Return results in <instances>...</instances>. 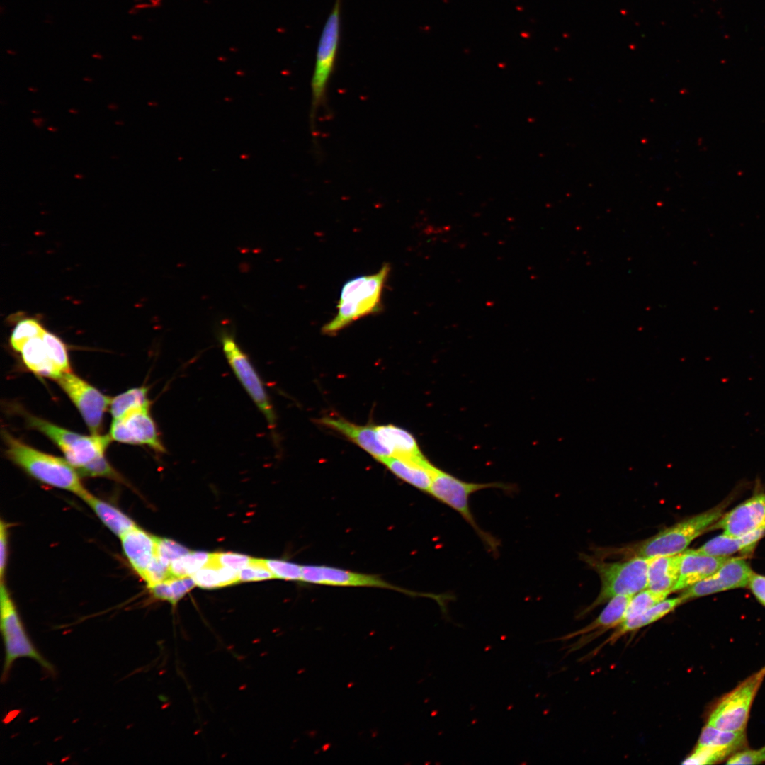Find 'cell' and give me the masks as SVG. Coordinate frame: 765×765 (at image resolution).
Masks as SVG:
<instances>
[{"label":"cell","mask_w":765,"mask_h":765,"mask_svg":"<svg viewBox=\"0 0 765 765\" xmlns=\"http://www.w3.org/2000/svg\"><path fill=\"white\" fill-rule=\"evenodd\" d=\"M2 438L6 456L33 477L74 493L81 499L89 492L77 470L67 460L35 449L6 430L2 431Z\"/></svg>","instance_id":"cell-1"},{"label":"cell","mask_w":765,"mask_h":765,"mask_svg":"<svg viewBox=\"0 0 765 765\" xmlns=\"http://www.w3.org/2000/svg\"><path fill=\"white\" fill-rule=\"evenodd\" d=\"M390 267L383 265L375 273L355 277L343 285L336 315L322 328L335 334L352 322L380 310L381 297Z\"/></svg>","instance_id":"cell-2"},{"label":"cell","mask_w":765,"mask_h":765,"mask_svg":"<svg viewBox=\"0 0 765 765\" xmlns=\"http://www.w3.org/2000/svg\"><path fill=\"white\" fill-rule=\"evenodd\" d=\"M492 488L509 492L515 489L514 486L501 482L480 483L464 481L436 466L428 494L457 511L472 528L487 550L497 555L500 546L499 540L477 524L469 503L472 494Z\"/></svg>","instance_id":"cell-3"},{"label":"cell","mask_w":765,"mask_h":765,"mask_svg":"<svg viewBox=\"0 0 765 765\" xmlns=\"http://www.w3.org/2000/svg\"><path fill=\"white\" fill-rule=\"evenodd\" d=\"M0 630L5 652L2 681L7 680L14 662L20 658L35 660L47 673L55 674L54 666L42 655L28 635L4 581H1L0 587Z\"/></svg>","instance_id":"cell-4"},{"label":"cell","mask_w":765,"mask_h":765,"mask_svg":"<svg viewBox=\"0 0 765 765\" xmlns=\"http://www.w3.org/2000/svg\"><path fill=\"white\" fill-rule=\"evenodd\" d=\"M725 504L681 521L642 541L634 548L637 556L654 557L674 555L684 551L689 544L715 523L723 514Z\"/></svg>","instance_id":"cell-5"},{"label":"cell","mask_w":765,"mask_h":765,"mask_svg":"<svg viewBox=\"0 0 765 765\" xmlns=\"http://www.w3.org/2000/svg\"><path fill=\"white\" fill-rule=\"evenodd\" d=\"M650 559L635 555L630 560L621 562H589L598 573L601 585L597 597L582 614L591 611L614 596H633L647 588Z\"/></svg>","instance_id":"cell-6"},{"label":"cell","mask_w":765,"mask_h":765,"mask_svg":"<svg viewBox=\"0 0 765 765\" xmlns=\"http://www.w3.org/2000/svg\"><path fill=\"white\" fill-rule=\"evenodd\" d=\"M26 419L30 427L42 433L60 448L77 472L103 458L112 440L109 435L83 436L28 414Z\"/></svg>","instance_id":"cell-7"},{"label":"cell","mask_w":765,"mask_h":765,"mask_svg":"<svg viewBox=\"0 0 765 765\" xmlns=\"http://www.w3.org/2000/svg\"><path fill=\"white\" fill-rule=\"evenodd\" d=\"M341 0H336L323 27L312 76V121L326 97L327 86L334 72L341 31Z\"/></svg>","instance_id":"cell-8"},{"label":"cell","mask_w":765,"mask_h":765,"mask_svg":"<svg viewBox=\"0 0 765 765\" xmlns=\"http://www.w3.org/2000/svg\"><path fill=\"white\" fill-rule=\"evenodd\" d=\"M764 679L765 666L719 700L707 725L724 730H746L752 703Z\"/></svg>","instance_id":"cell-9"},{"label":"cell","mask_w":765,"mask_h":765,"mask_svg":"<svg viewBox=\"0 0 765 765\" xmlns=\"http://www.w3.org/2000/svg\"><path fill=\"white\" fill-rule=\"evenodd\" d=\"M220 340L223 353L234 375L266 419L271 428H274L276 415L273 406L263 382L249 356L232 334L222 332L220 333Z\"/></svg>","instance_id":"cell-10"},{"label":"cell","mask_w":765,"mask_h":765,"mask_svg":"<svg viewBox=\"0 0 765 765\" xmlns=\"http://www.w3.org/2000/svg\"><path fill=\"white\" fill-rule=\"evenodd\" d=\"M57 381L79 409L91 434H99L112 398L71 371L63 373Z\"/></svg>","instance_id":"cell-11"},{"label":"cell","mask_w":765,"mask_h":765,"mask_svg":"<svg viewBox=\"0 0 765 765\" xmlns=\"http://www.w3.org/2000/svg\"><path fill=\"white\" fill-rule=\"evenodd\" d=\"M754 572L742 557H730L712 574L682 591L684 603L693 599L748 586Z\"/></svg>","instance_id":"cell-12"},{"label":"cell","mask_w":765,"mask_h":765,"mask_svg":"<svg viewBox=\"0 0 765 765\" xmlns=\"http://www.w3.org/2000/svg\"><path fill=\"white\" fill-rule=\"evenodd\" d=\"M109 436L112 440L120 443L145 445L160 453L166 451L149 409L132 410L114 419Z\"/></svg>","instance_id":"cell-13"},{"label":"cell","mask_w":765,"mask_h":765,"mask_svg":"<svg viewBox=\"0 0 765 765\" xmlns=\"http://www.w3.org/2000/svg\"><path fill=\"white\" fill-rule=\"evenodd\" d=\"M302 582L329 586L379 587L393 589L407 594H421L409 591L387 582L378 576L363 574L325 565H304Z\"/></svg>","instance_id":"cell-14"},{"label":"cell","mask_w":765,"mask_h":765,"mask_svg":"<svg viewBox=\"0 0 765 765\" xmlns=\"http://www.w3.org/2000/svg\"><path fill=\"white\" fill-rule=\"evenodd\" d=\"M765 527V493L757 494L722 514L708 531L721 529L733 537L747 535Z\"/></svg>","instance_id":"cell-15"},{"label":"cell","mask_w":765,"mask_h":765,"mask_svg":"<svg viewBox=\"0 0 765 765\" xmlns=\"http://www.w3.org/2000/svg\"><path fill=\"white\" fill-rule=\"evenodd\" d=\"M318 422L349 438L376 460L392 456L391 452L380 441L374 426L357 425L343 418L325 416Z\"/></svg>","instance_id":"cell-16"},{"label":"cell","mask_w":765,"mask_h":765,"mask_svg":"<svg viewBox=\"0 0 765 765\" xmlns=\"http://www.w3.org/2000/svg\"><path fill=\"white\" fill-rule=\"evenodd\" d=\"M730 557L712 556L698 549L685 550L681 552L679 574L673 592L683 591L703 579Z\"/></svg>","instance_id":"cell-17"},{"label":"cell","mask_w":765,"mask_h":765,"mask_svg":"<svg viewBox=\"0 0 765 765\" xmlns=\"http://www.w3.org/2000/svg\"><path fill=\"white\" fill-rule=\"evenodd\" d=\"M120 538L125 557L142 578L156 557L157 537L136 526Z\"/></svg>","instance_id":"cell-18"},{"label":"cell","mask_w":765,"mask_h":765,"mask_svg":"<svg viewBox=\"0 0 765 765\" xmlns=\"http://www.w3.org/2000/svg\"><path fill=\"white\" fill-rule=\"evenodd\" d=\"M378 461L385 465L397 477L418 489L428 493L436 466L427 458L414 460L392 455L380 458Z\"/></svg>","instance_id":"cell-19"},{"label":"cell","mask_w":765,"mask_h":765,"mask_svg":"<svg viewBox=\"0 0 765 765\" xmlns=\"http://www.w3.org/2000/svg\"><path fill=\"white\" fill-rule=\"evenodd\" d=\"M375 428L380 441L392 456L414 460L426 458L416 438L407 431L391 424L376 426Z\"/></svg>","instance_id":"cell-20"},{"label":"cell","mask_w":765,"mask_h":765,"mask_svg":"<svg viewBox=\"0 0 765 765\" xmlns=\"http://www.w3.org/2000/svg\"><path fill=\"white\" fill-rule=\"evenodd\" d=\"M681 553L650 557L647 570V589L657 592H673L679 574Z\"/></svg>","instance_id":"cell-21"},{"label":"cell","mask_w":765,"mask_h":765,"mask_svg":"<svg viewBox=\"0 0 765 765\" xmlns=\"http://www.w3.org/2000/svg\"><path fill=\"white\" fill-rule=\"evenodd\" d=\"M632 597L633 596L627 595L613 597L594 621L584 628L566 635L564 638L569 639L578 635L584 636L588 633L590 637L594 638L596 635L617 627L623 621L625 612ZM589 636H587V638Z\"/></svg>","instance_id":"cell-22"},{"label":"cell","mask_w":765,"mask_h":765,"mask_svg":"<svg viewBox=\"0 0 765 765\" xmlns=\"http://www.w3.org/2000/svg\"><path fill=\"white\" fill-rule=\"evenodd\" d=\"M764 535L765 527L738 537L722 533L710 539L698 550L707 555L719 557L730 556L737 552H749Z\"/></svg>","instance_id":"cell-23"},{"label":"cell","mask_w":765,"mask_h":765,"mask_svg":"<svg viewBox=\"0 0 765 765\" xmlns=\"http://www.w3.org/2000/svg\"><path fill=\"white\" fill-rule=\"evenodd\" d=\"M683 603L684 601L680 596L669 599H665L661 601L644 613L623 621L607 639L606 643L611 644L627 633L638 630L659 620Z\"/></svg>","instance_id":"cell-24"},{"label":"cell","mask_w":765,"mask_h":765,"mask_svg":"<svg viewBox=\"0 0 765 765\" xmlns=\"http://www.w3.org/2000/svg\"><path fill=\"white\" fill-rule=\"evenodd\" d=\"M81 499L91 507L103 523L119 538L137 526L134 521L122 511L89 492Z\"/></svg>","instance_id":"cell-25"},{"label":"cell","mask_w":765,"mask_h":765,"mask_svg":"<svg viewBox=\"0 0 765 765\" xmlns=\"http://www.w3.org/2000/svg\"><path fill=\"white\" fill-rule=\"evenodd\" d=\"M21 353L25 365L35 374L57 380L63 373L50 358L42 336L27 341Z\"/></svg>","instance_id":"cell-26"},{"label":"cell","mask_w":765,"mask_h":765,"mask_svg":"<svg viewBox=\"0 0 765 765\" xmlns=\"http://www.w3.org/2000/svg\"><path fill=\"white\" fill-rule=\"evenodd\" d=\"M747 740L746 731H729L706 725L700 735L698 746H711L725 750L732 755L744 749Z\"/></svg>","instance_id":"cell-27"},{"label":"cell","mask_w":765,"mask_h":765,"mask_svg":"<svg viewBox=\"0 0 765 765\" xmlns=\"http://www.w3.org/2000/svg\"><path fill=\"white\" fill-rule=\"evenodd\" d=\"M150 404L148 388L140 387L132 388L112 398L109 408L114 419L120 418L132 410L149 409Z\"/></svg>","instance_id":"cell-28"},{"label":"cell","mask_w":765,"mask_h":765,"mask_svg":"<svg viewBox=\"0 0 765 765\" xmlns=\"http://www.w3.org/2000/svg\"><path fill=\"white\" fill-rule=\"evenodd\" d=\"M195 584L196 583L191 576H188L173 577L148 588L151 594L156 599L166 601L175 606Z\"/></svg>","instance_id":"cell-29"},{"label":"cell","mask_w":765,"mask_h":765,"mask_svg":"<svg viewBox=\"0 0 765 765\" xmlns=\"http://www.w3.org/2000/svg\"><path fill=\"white\" fill-rule=\"evenodd\" d=\"M211 553L206 552H191L173 560L169 569L174 577L192 576L204 567L210 560Z\"/></svg>","instance_id":"cell-30"},{"label":"cell","mask_w":765,"mask_h":765,"mask_svg":"<svg viewBox=\"0 0 765 765\" xmlns=\"http://www.w3.org/2000/svg\"><path fill=\"white\" fill-rule=\"evenodd\" d=\"M670 594L668 592H657L643 589L631 599L625 612L623 621L634 618L654 606L657 603L665 599Z\"/></svg>","instance_id":"cell-31"},{"label":"cell","mask_w":765,"mask_h":765,"mask_svg":"<svg viewBox=\"0 0 765 765\" xmlns=\"http://www.w3.org/2000/svg\"><path fill=\"white\" fill-rule=\"evenodd\" d=\"M45 331L41 324L35 319H22L18 322L11 333V346L16 351L21 352L27 341L31 339L42 336Z\"/></svg>","instance_id":"cell-32"},{"label":"cell","mask_w":765,"mask_h":765,"mask_svg":"<svg viewBox=\"0 0 765 765\" xmlns=\"http://www.w3.org/2000/svg\"><path fill=\"white\" fill-rule=\"evenodd\" d=\"M42 338L47 354L54 364L62 372H69L70 365L67 350L63 341L58 336L46 330Z\"/></svg>","instance_id":"cell-33"},{"label":"cell","mask_w":765,"mask_h":765,"mask_svg":"<svg viewBox=\"0 0 765 765\" xmlns=\"http://www.w3.org/2000/svg\"><path fill=\"white\" fill-rule=\"evenodd\" d=\"M732 754L722 749L711 746L696 745L694 751L682 763L683 764H713L727 759Z\"/></svg>","instance_id":"cell-34"},{"label":"cell","mask_w":765,"mask_h":765,"mask_svg":"<svg viewBox=\"0 0 765 765\" xmlns=\"http://www.w3.org/2000/svg\"><path fill=\"white\" fill-rule=\"evenodd\" d=\"M191 577L196 584L201 588L210 589L223 586L220 566L210 562L195 572Z\"/></svg>","instance_id":"cell-35"},{"label":"cell","mask_w":765,"mask_h":765,"mask_svg":"<svg viewBox=\"0 0 765 765\" xmlns=\"http://www.w3.org/2000/svg\"><path fill=\"white\" fill-rule=\"evenodd\" d=\"M264 562L275 578L302 581V565L277 560H264Z\"/></svg>","instance_id":"cell-36"},{"label":"cell","mask_w":765,"mask_h":765,"mask_svg":"<svg viewBox=\"0 0 765 765\" xmlns=\"http://www.w3.org/2000/svg\"><path fill=\"white\" fill-rule=\"evenodd\" d=\"M189 552L186 548L175 541L167 538H157V556L169 565L173 560Z\"/></svg>","instance_id":"cell-37"},{"label":"cell","mask_w":765,"mask_h":765,"mask_svg":"<svg viewBox=\"0 0 765 765\" xmlns=\"http://www.w3.org/2000/svg\"><path fill=\"white\" fill-rule=\"evenodd\" d=\"M275 578L266 567L264 560L253 558L246 566L239 570V582L258 581Z\"/></svg>","instance_id":"cell-38"},{"label":"cell","mask_w":765,"mask_h":765,"mask_svg":"<svg viewBox=\"0 0 765 765\" xmlns=\"http://www.w3.org/2000/svg\"><path fill=\"white\" fill-rule=\"evenodd\" d=\"M253 557L234 552L211 553L210 562L222 567H228L237 570L248 565Z\"/></svg>","instance_id":"cell-39"},{"label":"cell","mask_w":765,"mask_h":765,"mask_svg":"<svg viewBox=\"0 0 765 765\" xmlns=\"http://www.w3.org/2000/svg\"><path fill=\"white\" fill-rule=\"evenodd\" d=\"M80 475L89 477H106L118 481L122 477L106 460L101 458L78 471Z\"/></svg>","instance_id":"cell-40"},{"label":"cell","mask_w":765,"mask_h":765,"mask_svg":"<svg viewBox=\"0 0 765 765\" xmlns=\"http://www.w3.org/2000/svg\"><path fill=\"white\" fill-rule=\"evenodd\" d=\"M765 763V746L758 749H742L730 756L727 764H759Z\"/></svg>","instance_id":"cell-41"},{"label":"cell","mask_w":765,"mask_h":765,"mask_svg":"<svg viewBox=\"0 0 765 765\" xmlns=\"http://www.w3.org/2000/svg\"><path fill=\"white\" fill-rule=\"evenodd\" d=\"M8 560V528L4 521L0 524V576L4 581Z\"/></svg>","instance_id":"cell-42"},{"label":"cell","mask_w":765,"mask_h":765,"mask_svg":"<svg viewBox=\"0 0 765 765\" xmlns=\"http://www.w3.org/2000/svg\"><path fill=\"white\" fill-rule=\"evenodd\" d=\"M747 586L756 599L765 606V576L754 572Z\"/></svg>","instance_id":"cell-43"},{"label":"cell","mask_w":765,"mask_h":765,"mask_svg":"<svg viewBox=\"0 0 765 765\" xmlns=\"http://www.w3.org/2000/svg\"><path fill=\"white\" fill-rule=\"evenodd\" d=\"M32 120L34 123V124L35 125V126L40 128V127H41L42 125V123L44 121V119H42V118H33Z\"/></svg>","instance_id":"cell-44"},{"label":"cell","mask_w":765,"mask_h":765,"mask_svg":"<svg viewBox=\"0 0 765 765\" xmlns=\"http://www.w3.org/2000/svg\"><path fill=\"white\" fill-rule=\"evenodd\" d=\"M108 108L109 109L115 110L117 108V106L115 104L111 103L108 106Z\"/></svg>","instance_id":"cell-45"},{"label":"cell","mask_w":765,"mask_h":765,"mask_svg":"<svg viewBox=\"0 0 765 765\" xmlns=\"http://www.w3.org/2000/svg\"><path fill=\"white\" fill-rule=\"evenodd\" d=\"M47 129H48V130H50V131H52V132H55V131H57V128H52V127H48V128H47Z\"/></svg>","instance_id":"cell-46"},{"label":"cell","mask_w":765,"mask_h":765,"mask_svg":"<svg viewBox=\"0 0 765 765\" xmlns=\"http://www.w3.org/2000/svg\"><path fill=\"white\" fill-rule=\"evenodd\" d=\"M93 57L99 59L102 57L101 55H98V53L93 55Z\"/></svg>","instance_id":"cell-47"},{"label":"cell","mask_w":765,"mask_h":765,"mask_svg":"<svg viewBox=\"0 0 765 765\" xmlns=\"http://www.w3.org/2000/svg\"><path fill=\"white\" fill-rule=\"evenodd\" d=\"M69 112L72 113H75V114L77 113V110H76L74 109H69Z\"/></svg>","instance_id":"cell-48"},{"label":"cell","mask_w":765,"mask_h":765,"mask_svg":"<svg viewBox=\"0 0 765 765\" xmlns=\"http://www.w3.org/2000/svg\"><path fill=\"white\" fill-rule=\"evenodd\" d=\"M74 177L78 178H81L83 177V176L81 175V174H76V175H74Z\"/></svg>","instance_id":"cell-49"},{"label":"cell","mask_w":765,"mask_h":765,"mask_svg":"<svg viewBox=\"0 0 765 765\" xmlns=\"http://www.w3.org/2000/svg\"><path fill=\"white\" fill-rule=\"evenodd\" d=\"M84 80H85V81H91V79H89V78H86V77H85V78L84 79Z\"/></svg>","instance_id":"cell-50"},{"label":"cell","mask_w":765,"mask_h":765,"mask_svg":"<svg viewBox=\"0 0 765 765\" xmlns=\"http://www.w3.org/2000/svg\"><path fill=\"white\" fill-rule=\"evenodd\" d=\"M28 89H29L30 91H36V89H32V88H30V87H29V88H28Z\"/></svg>","instance_id":"cell-51"},{"label":"cell","mask_w":765,"mask_h":765,"mask_svg":"<svg viewBox=\"0 0 765 765\" xmlns=\"http://www.w3.org/2000/svg\"><path fill=\"white\" fill-rule=\"evenodd\" d=\"M115 124H120V125H123V122H120V121H119V122H115Z\"/></svg>","instance_id":"cell-52"}]
</instances>
